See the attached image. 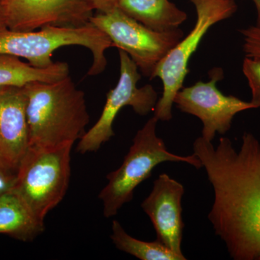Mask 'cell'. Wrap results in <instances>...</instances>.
<instances>
[{
    "mask_svg": "<svg viewBox=\"0 0 260 260\" xmlns=\"http://www.w3.org/2000/svg\"><path fill=\"white\" fill-rule=\"evenodd\" d=\"M210 75L209 81L183 87L176 95L174 104L181 112L199 118L203 124L202 138L212 142L216 133L224 135L230 130L237 114L255 107L251 102L224 95L218 90L217 83L223 78L222 69L215 68Z\"/></svg>",
    "mask_w": 260,
    "mask_h": 260,
    "instance_id": "cell-9",
    "label": "cell"
},
{
    "mask_svg": "<svg viewBox=\"0 0 260 260\" xmlns=\"http://www.w3.org/2000/svg\"><path fill=\"white\" fill-rule=\"evenodd\" d=\"M196 10L194 28L185 37L167 53L154 70L150 79L160 78L162 83V96L154 109V116L158 120L172 119L174 99L183 88L189 73L188 64L198 49L202 39L212 26L231 18L237 12L234 0H189Z\"/></svg>",
    "mask_w": 260,
    "mask_h": 260,
    "instance_id": "cell-6",
    "label": "cell"
},
{
    "mask_svg": "<svg viewBox=\"0 0 260 260\" xmlns=\"http://www.w3.org/2000/svg\"><path fill=\"white\" fill-rule=\"evenodd\" d=\"M68 46H80L90 51L93 61L87 73L90 76L104 72L106 51L114 47L110 39L90 22L80 26H46L28 31L8 28L0 32V55L23 58L36 68L54 64V51Z\"/></svg>",
    "mask_w": 260,
    "mask_h": 260,
    "instance_id": "cell-3",
    "label": "cell"
},
{
    "mask_svg": "<svg viewBox=\"0 0 260 260\" xmlns=\"http://www.w3.org/2000/svg\"><path fill=\"white\" fill-rule=\"evenodd\" d=\"M117 7L155 31L175 30L187 18L185 12L169 0H118Z\"/></svg>",
    "mask_w": 260,
    "mask_h": 260,
    "instance_id": "cell-13",
    "label": "cell"
},
{
    "mask_svg": "<svg viewBox=\"0 0 260 260\" xmlns=\"http://www.w3.org/2000/svg\"><path fill=\"white\" fill-rule=\"evenodd\" d=\"M44 230L27 205L14 191L9 189L0 195V234L28 242Z\"/></svg>",
    "mask_w": 260,
    "mask_h": 260,
    "instance_id": "cell-14",
    "label": "cell"
},
{
    "mask_svg": "<svg viewBox=\"0 0 260 260\" xmlns=\"http://www.w3.org/2000/svg\"><path fill=\"white\" fill-rule=\"evenodd\" d=\"M184 194V187L180 182L162 174L154 181L151 192L141 205L153 223L157 240L181 256H184L181 251Z\"/></svg>",
    "mask_w": 260,
    "mask_h": 260,
    "instance_id": "cell-11",
    "label": "cell"
},
{
    "mask_svg": "<svg viewBox=\"0 0 260 260\" xmlns=\"http://www.w3.org/2000/svg\"><path fill=\"white\" fill-rule=\"evenodd\" d=\"M158 119L153 116L135 135L122 164L108 174V183L99 194L104 215L111 218L133 198L137 186L151 177L152 172L164 162H183L199 169L202 162L195 154L179 155L167 150L165 143L156 134Z\"/></svg>",
    "mask_w": 260,
    "mask_h": 260,
    "instance_id": "cell-4",
    "label": "cell"
},
{
    "mask_svg": "<svg viewBox=\"0 0 260 260\" xmlns=\"http://www.w3.org/2000/svg\"><path fill=\"white\" fill-rule=\"evenodd\" d=\"M259 260H260V259H259Z\"/></svg>",
    "mask_w": 260,
    "mask_h": 260,
    "instance_id": "cell-24",
    "label": "cell"
},
{
    "mask_svg": "<svg viewBox=\"0 0 260 260\" xmlns=\"http://www.w3.org/2000/svg\"><path fill=\"white\" fill-rule=\"evenodd\" d=\"M26 106L24 87H0V154L16 171L29 147Z\"/></svg>",
    "mask_w": 260,
    "mask_h": 260,
    "instance_id": "cell-12",
    "label": "cell"
},
{
    "mask_svg": "<svg viewBox=\"0 0 260 260\" xmlns=\"http://www.w3.org/2000/svg\"><path fill=\"white\" fill-rule=\"evenodd\" d=\"M120 75L119 81L107 95V102L99 120L80 140L77 151L84 154L96 151L113 136V124L124 107H131L139 115L153 112L158 102V93L150 84L138 88L141 75L129 56L119 49Z\"/></svg>",
    "mask_w": 260,
    "mask_h": 260,
    "instance_id": "cell-8",
    "label": "cell"
},
{
    "mask_svg": "<svg viewBox=\"0 0 260 260\" xmlns=\"http://www.w3.org/2000/svg\"><path fill=\"white\" fill-rule=\"evenodd\" d=\"M29 146L74 144L83 138L90 121L85 93L71 77L24 86Z\"/></svg>",
    "mask_w": 260,
    "mask_h": 260,
    "instance_id": "cell-2",
    "label": "cell"
},
{
    "mask_svg": "<svg viewBox=\"0 0 260 260\" xmlns=\"http://www.w3.org/2000/svg\"><path fill=\"white\" fill-rule=\"evenodd\" d=\"M242 70L251 88V102L257 109L260 107V59L246 56Z\"/></svg>",
    "mask_w": 260,
    "mask_h": 260,
    "instance_id": "cell-17",
    "label": "cell"
},
{
    "mask_svg": "<svg viewBox=\"0 0 260 260\" xmlns=\"http://www.w3.org/2000/svg\"><path fill=\"white\" fill-rule=\"evenodd\" d=\"M255 5L256 12H257V19H256V26L260 28V0H251Z\"/></svg>",
    "mask_w": 260,
    "mask_h": 260,
    "instance_id": "cell-22",
    "label": "cell"
},
{
    "mask_svg": "<svg viewBox=\"0 0 260 260\" xmlns=\"http://www.w3.org/2000/svg\"><path fill=\"white\" fill-rule=\"evenodd\" d=\"M17 171L8 167H0V195L9 190L14 184Z\"/></svg>",
    "mask_w": 260,
    "mask_h": 260,
    "instance_id": "cell-19",
    "label": "cell"
},
{
    "mask_svg": "<svg viewBox=\"0 0 260 260\" xmlns=\"http://www.w3.org/2000/svg\"><path fill=\"white\" fill-rule=\"evenodd\" d=\"M237 151L225 137L217 147L200 137L193 144L214 191L208 219L235 260L260 259V142L244 133Z\"/></svg>",
    "mask_w": 260,
    "mask_h": 260,
    "instance_id": "cell-1",
    "label": "cell"
},
{
    "mask_svg": "<svg viewBox=\"0 0 260 260\" xmlns=\"http://www.w3.org/2000/svg\"><path fill=\"white\" fill-rule=\"evenodd\" d=\"M73 145L29 146L17 169L16 178L10 189L42 223L68 190Z\"/></svg>",
    "mask_w": 260,
    "mask_h": 260,
    "instance_id": "cell-5",
    "label": "cell"
},
{
    "mask_svg": "<svg viewBox=\"0 0 260 260\" xmlns=\"http://www.w3.org/2000/svg\"><path fill=\"white\" fill-rule=\"evenodd\" d=\"M0 167H8V166L5 164V162H4V160H3V158H2L1 154H0Z\"/></svg>",
    "mask_w": 260,
    "mask_h": 260,
    "instance_id": "cell-23",
    "label": "cell"
},
{
    "mask_svg": "<svg viewBox=\"0 0 260 260\" xmlns=\"http://www.w3.org/2000/svg\"><path fill=\"white\" fill-rule=\"evenodd\" d=\"M70 75L68 63L57 61L39 68L10 55H0V87H24L34 82H53Z\"/></svg>",
    "mask_w": 260,
    "mask_h": 260,
    "instance_id": "cell-15",
    "label": "cell"
},
{
    "mask_svg": "<svg viewBox=\"0 0 260 260\" xmlns=\"http://www.w3.org/2000/svg\"><path fill=\"white\" fill-rule=\"evenodd\" d=\"M7 27L19 31L46 26H80L95 10L85 0H3Z\"/></svg>",
    "mask_w": 260,
    "mask_h": 260,
    "instance_id": "cell-10",
    "label": "cell"
},
{
    "mask_svg": "<svg viewBox=\"0 0 260 260\" xmlns=\"http://www.w3.org/2000/svg\"><path fill=\"white\" fill-rule=\"evenodd\" d=\"M3 0H0V32L8 29L6 23H5L4 13H3V5H2Z\"/></svg>",
    "mask_w": 260,
    "mask_h": 260,
    "instance_id": "cell-21",
    "label": "cell"
},
{
    "mask_svg": "<svg viewBox=\"0 0 260 260\" xmlns=\"http://www.w3.org/2000/svg\"><path fill=\"white\" fill-rule=\"evenodd\" d=\"M113 243L119 250L135 256L141 260H185V256L176 254L165 245L155 240L144 242L131 237L125 232L118 220H113Z\"/></svg>",
    "mask_w": 260,
    "mask_h": 260,
    "instance_id": "cell-16",
    "label": "cell"
},
{
    "mask_svg": "<svg viewBox=\"0 0 260 260\" xmlns=\"http://www.w3.org/2000/svg\"><path fill=\"white\" fill-rule=\"evenodd\" d=\"M244 38L243 49L246 56L260 59V28L250 26L239 30Z\"/></svg>",
    "mask_w": 260,
    "mask_h": 260,
    "instance_id": "cell-18",
    "label": "cell"
},
{
    "mask_svg": "<svg viewBox=\"0 0 260 260\" xmlns=\"http://www.w3.org/2000/svg\"><path fill=\"white\" fill-rule=\"evenodd\" d=\"M98 13L109 11L117 7L118 0H85Z\"/></svg>",
    "mask_w": 260,
    "mask_h": 260,
    "instance_id": "cell-20",
    "label": "cell"
},
{
    "mask_svg": "<svg viewBox=\"0 0 260 260\" xmlns=\"http://www.w3.org/2000/svg\"><path fill=\"white\" fill-rule=\"evenodd\" d=\"M90 22L110 39L114 47L126 52L150 79L162 58L184 37L179 28L165 32L151 30L118 7L93 15Z\"/></svg>",
    "mask_w": 260,
    "mask_h": 260,
    "instance_id": "cell-7",
    "label": "cell"
}]
</instances>
